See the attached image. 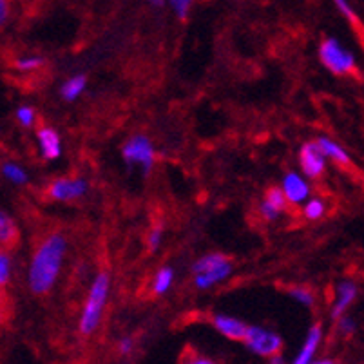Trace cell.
Masks as SVG:
<instances>
[{"label": "cell", "instance_id": "6da1fadb", "mask_svg": "<svg viewBox=\"0 0 364 364\" xmlns=\"http://www.w3.org/2000/svg\"><path fill=\"white\" fill-rule=\"evenodd\" d=\"M68 241L62 234H51L46 237L33 254L29 264V289L35 294H46L55 287L58 274H60L62 261H64Z\"/></svg>", "mask_w": 364, "mask_h": 364}, {"label": "cell", "instance_id": "7a4b0ae2", "mask_svg": "<svg viewBox=\"0 0 364 364\" xmlns=\"http://www.w3.org/2000/svg\"><path fill=\"white\" fill-rule=\"evenodd\" d=\"M109 276L105 272L98 274L92 281L91 289H89L87 299H85L84 309H82V316H80V332L84 336H91L95 330L98 328V324H100L102 314H104L105 303H107V296H109Z\"/></svg>", "mask_w": 364, "mask_h": 364}, {"label": "cell", "instance_id": "3957f363", "mask_svg": "<svg viewBox=\"0 0 364 364\" xmlns=\"http://www.w3.org/2000/svg\"><path fill=\"white\" fill-rule=\"evenodd\" d=\"M193 274L196 289L207 290L232 274V263L223 254H207L193 264Z\"/></svg>", "mask_w": 364, "mask_h": 364}, {"label": "cell", "instance_id": "277c9868", "mask_svg": "<svg viewBox=\"0 0 364 364\" xmlns=\"http://www.w3.org/2000/svg\"><path fill=\"white\" fill-rule=\"evenodd\" d=\"M321 62L336 75H344L355 68V58L348 49H344L336 38H324L319 48Z\"/></svg>", "mask_w": 364, "mask_h": 364}, {"label": "cell", "instance_id": "5b68a950", "mask_svg": "<svg viewBox=\"0 0 364 364\" xmlns=\"http://www.w3.org/2000/svg\"><path fill=\"white\" fill-rule=\"evenodd\" d=\"M245 344L256 355L270 359L274 355H279L281 348H283V339L272 330L261 328V326H248Z\"/></svg>", "mask_w": 364, "mask_h": 364}, {"label": "cell", "instance_id": "8992f818", "mask_svg": "<svg viewBox=\"0 0 364 364\" xmlns=\"http://www.w3.org/2000/svg\"><path fill=\"white\" fill-rule=\"evenodd\" d=\"M122 156L125 164L129 165H141L145 172H149L154 165V149H152L151 140L147 136H132L131 140L125 141L122 147Z\"/></svg>", "mask_w": 364, "mask_h": 364}, {"label": "cell", "instance_id": "52a82bcc", "mask_svg": "<svg viewBox=\"0 0 364 364\" xmlns=\"http://www.w3.org/2000/svg\"><path fill=\"white\" fill-rule=\"evenodd\" d=\"M299 164L303 168L304 176L317 178L323 174L324 165H326V156L321 151L317 141H306L299 151Z\"/></svg>", "mask_w": 364, "mask_h": 364}, {"label": "cell", "instance_id": "ba28073f", "mask_svg": "<svg viewBox=\"0 0 364 364\" xmlns=\"http://www.w3.org/2000/svg\"><path fill=\"white\" fill-rule=\"evenodd\" d=\"M87 193V181L78 178H58L49 187V194L56 201H69Z\"/></svg>", "mask_w": 364, "mask_h": 364}, {"label": "cell", "instance_id": "9c48e42d", "mask_svg": "<svg viewBox=\"0 0 364 364\" xmlns=\"http://www.w3.org/2000/svg\"><path fill=\"white\" fill-rule=\"evenodd\" d=\"M214 328L221 333V336L228 337L232 341H245L248 332V326L243 323V321L236 319V317L225 316V314H218V316L213 317Z\"/></svg>", "mask_w": 364, "mask_h": 364}, {"label": "cell", "instance_id": "30bf717a", "mask_svg": "<svg viewBox=\"0 0 364 364\" xmlns=\"http://www.w3.org/2000/svg\"><path fill=\"white\" fill-rule=\"evenodd\" d=\"M283 193L290 203H303L304 200H309L310 187L301 174L290 172L283 178Z\"/></svg>", "mask_w": 364, "mask_h": 364}, {"label": "cell", "instance_id": "8fae6325", "mask_svg": "<svg viewBox=\"0 0 364 364\" xmlns=\"http://www.w3.org/2000/svg\"><path fill=\"white\" fill-rule=\"evenodd\" d=\"M321 341H323V330H321V326H312L309 332V336H306V339H304L303 346H301V350L297 352L296 359L292 360V364H314L316 363V353H317V350H319Z\"/></svg>", "mask_w": 364, "mask_h": 364}, {"label": "cell", "instance_id": "7c38bea8", "mask_svg": "<svg viewBox=\"0 0 364 364\" xmlns=\"http://www.w3.org/2000/svg\"><path fill=\"white\" fill-rule=\"evenodd\" d=\"M357 297V287L352 281H343V283L337 287L336 301L332 304V317L339 321L341 317L346 316V310L350 309V304L353 303V299Z\"/></svg>", "mask_w": 364, "mask_h": 364}, {"label": "cell", "instance_id": "4fadbf2b", "mask_svg": "<svg viewBox=\"0 0 364 364\" xmlns=\"http://www.w3.org/2000/svg\"><path fill=\"white\" fill-rule=\"evenodd\" d=\"M38 138V147H41L42 156L46 160H56L62 154V141L58 132L51 127H42L36 134Z\"/></svg>", "mask_w": 364, "mask_h": 364}, {"label": "cell", "instance_id": "5bb4252c", "mask_svg": "<svg viewBox=\"0 0 364 364\" xmlns=\"http://www.w3.org/2000/svg\"><path fill=\"white\" fill-rule=\"evenodd\" d=\"M317 144H319L321 151L324 152V156H328L330 160L337 161V164H348L350 161V156L348 152L344 151L343 147H341L339 144H336L333 140H330V138L326 136H321L319 140H317Z\"/></svg>", "mask_w": 364, "mask_h": 364}, {"label": "cell", "instance_id": "9a60e30c", "mask_svg": "<svg viewBox=\"0 0 364 364\" xmlns=\"http://www.w3.org/2000/svg\"><path fill=\"white\" fill-rule=\"evenodd\" d=\"M85 85H87V80H85V76L78 75V76H73V78H69V80H65L64 84H62V98L68 102H73L76 100V98L80 97L82 92H84Z\"/></svg>", "mask_w": 364, "mask_h": 364}, {"label": "cell", "instance_id": "2e32d148", "mask_svg": "<svg viewBox=\"0 0 364 364\" xmlns=\"http://www.w3.org/2000/svg\"><path fill=\"white\" fill-rule=\"evenodd\" d=\"M172 281H174V270L171 267L160 268L154 276V281H152V290L158 296H164L165 292H168L172 287Z\"/></svg>", "mask_w": 364, "mask_h": 364}, {"label": "cell", "instance_id": "e0dca14e", "mask_svg": "<svg viewBox=\"0 0 364 364\" xmlns=\"http://www.w3.org/2000/svg\"><path fill=\"white\" fill-rule=\"evenodd\" d=\"M2 174H4V176L15 185H24L26 181H28V172H26L21 165L11 164V161L4 164V167H2Z\"/></svg>", "mask_w": 364, "mask_h": 364}, {"label": "cell", "instance_id": "ac0fdd59", "mask_svg": "<svg viewBox=\"0 0 364 364\" xmlns=\"http://www.w3.org/2000/svg\"><path fill=\"white\" fill-rule=\"evenodd\" d=\"M263 201H267L270 207L276 208L279 214L283 213L284 208H287V203H289V200H287V196H284V193H283V188H277V187L270 188Z\"/></svg>", "mask_w": 364, "mask_h": 364}, {"label": "cell", "instance_id": "d6986e66", "mask_svg": "<svg viewBox=\"0 0 364 364\" xmlns=\"http://www.w3.org/2000/svg\"><path fill=\"white\" fill-rule=\"evenodd\" d=\"M324 210H326V207H324L323 200H319V198H312V200H309L306 203H304V218L306 220H319V218H323Z\"/></svg>", "mask_w": 364, "mask_h": 364}, {"label": "cell", "instance_id": "ffe728a7", "mask_svg": "<svg viewBox=\"0 0 364 364\" xmlns=\"http://www.w3.org/2000/svg\"><path fill=\"white\" fill-rule=\"evenodd\" d=\"M13 234H15V223L8 214L2 213L0 214V241L8 243V241H11Z\"/></svg>", "mask_w": 364, "mask_h": 364}, {"label": "cell", "instance_id": "44dd1931", "mask_svg": "<svg viewBox=\"0 0 364 364\" xmlns=\"http://www.w3.org/2000/svg\"><path fill=\"white\" fill-rule=\"evenodd\" d=\"M16 120L22 127H31L36 120V112L29 105H22V107L16 109Z\"/></svg>", "mask_w": 364, "mask_h": 364}, {"label": "cell", "instance_id": "7402d4cb", "mask_svg": "<svg viewBox=\"0 0 364 364\" xmlns=\"http://www.w3.org/2000/svg\"><path fill=\"white\" fill-rule=\"evenodd\" d=\"M290 296L297 301V303L304 304V306H312L316 303V297L314 294L310 292L309 289H304V287H296V289L290 290Z\"/></svg>", "mask_w": 364, "mask_h": 364}, {"label": "cell", "instance_id": "603a6c76", "mask_svg": "<svg viewBox=\"0 0 364 364\" xmlns=\"http://www.w3.org/2000/svg\"><path fill=\"white\" fill-rule=\"evenodd\" d=\"M44 64L41 56H22L16 60V68L21 69V71H33V69L41 68Z\"/></svg>", "mask_w": 364, "mask_h": 364}, {"label": "cell", "instance_id": "cb8c5ba5", "mask_svg": "<svg viewBox=\"0 0 364 364\" xmlns=\"http://www.w3.org/2000/svg\"><path fill=\"white\" fill-rule=\"evenodd\" d=\"M11 276V257L6 252L0 254V284L4 287Z\"/></svg>", "mask_w": 364, "mask_h": 364}, {"label": "cell", "instance_id": "d4e9b609", "mask_svg": "<svg viewBox=\"0 0 364 364\" xmlns=\"http://www.w3.org/2000/svg\"><path fill=\"white\" fill-rule=\"evenodd\" d=\"M171 8L174 9V13H176L178 18H181V21H185L188 16V9H191V2L188 0H172L171 2Z\"/></svg>", "mask_w": 364, "mask_h": 364}, {"label": "cell", "instance_id": "484cf974", "mask_svg": "<svg viewBox=\"0 0 364 364\" xmlns=\"http://www.w3.org/2000/svg\"><path fill=\"white\" fill-rule=\"evenodd\" d=\"M337 326H339L341 333H344V336H352V333L355 332V328H357L355 321H353L352 317H348V316L341 317V319L337 321Z\"/></svg>", "mask_w": 364, "mask_h": 364}, {"label": "cell", "instance_id": "4316f807", "mask_svg": "<svg viewBox=\"0 0 364 364\" xmlns=\"http://www.w3.org/2000/svg\"><path fill=\"white\" fill-rule=\"evenodd\" d=\"M181 364H218V363H214V360L208 359V357L200 355V353H191V355H187L183 360H181Z\"/></svg>", "mask_w": 364, "mask_h": 364}, {"label": "cell", "instance_id": "83f0119b", "mask_svg": "<svg viewBox=\"0 0 364 364\" xmlns=\"http://www.w3.org/2000/svg\"><path fill=\"white\" fill-rule=\"evenodd\" d=\"M259 213H261V216H263L264 220H268V221L277 220V216H279V213H277L276 208L270 207V205H268L267 201H261V205H259Z\"/></svg>", "mask_w": 364, "mask_h": 364}, {"label": "cell", "instance_id": "f1b7e54d", "mask_svg": "<svg viewBox=\"0 0 364 364\" xmlns=\"http://www.w3.org/2000/svg\"><path fill=\"white\" fill-rule=\"evenodd\" d=\"M161 236H164V234H161V228H152L151 234H149V247H151V250H156V248L160 247Z\"/></svg>", "mask_w": 364, "mask_h": 364}, {"label": "cell", "instance_id": "f546056e", "mask_svg": "<svg viewBox=\"0 0 364 364\" xmlns=\"http://www.w3.org/2000/svg\"><path fill=\"white\" fill-rule=\"evenodd\" d=\"M336 6H337V8L341 9V13H343V15L346 16V18H348L350 22H357V16H355V13H353V9L350 8V4H348V2H343V0H337V2H336Z\"/></svg>", "mask_w": 364, "mask_h": 364}, {"label": "cell", "instance_id": "4dcf8cb0", "mask_svg": "<svg viewBox=\"0 0 364 364\" xmlns=\"http://www.w3.org/2000/svg\"><path fill=\"white\" fill-rule=\"evenodd\" d=\"M132 352V341L131 339H122L120 341V353L127 355Z\"/></svg>", "mask_w": 364, "mask_h": 364}, {"label": "cell", "instance_id": "1f68e13d", "mask_svg": "<svg viewBox=\"0 0 364 364\" xmlns=\"http://www.w3.org/2000/svg\"><path fill=\"white\" fill-rule=\"evenodd\" d=\"M6 15H8V4L6 2H0V21H6Z\"/></svg>", "mask_w": 364, "mask_h": 364}, {"label": "cell", "instance_id": "d6a6232c", "mask_svg": "<svg viewBox=\"0 0 364 364\" xmlns=\"http://www.w3.org/2000/svg\"><path fill=\"white\" fill-rule=\"evenodd\" d=\"M268 364H289V363H287V360H284L281 355H274L268 359Z\"/></svg>", "mask_w": 364, "mask_h": 364}, {"label": "cell", "instance_id": "836d02e7", "mask_svg": "<svg viewBox=\"0 0 364 364\" xmlns=\"http://www.w3.org/2000/svg\"><path fill=\"white\" fill-rule=\"evenodd\" d=\"M314 364H333V363L330 359H319V360H316Z\"/></svg>", "mask_w": 364, "mask_h": 364}]
</instances>
